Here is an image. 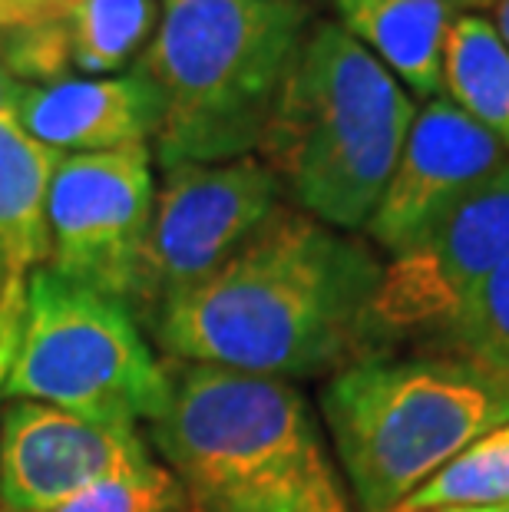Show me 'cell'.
I'll use <instances>...</instances> for the list:
<instances>
[{"label":"cell","mask_w":509,"mask_h":512,"mask_svg":"<svg viewBox=\"0 0 509 512\" xmlns=\"http://www.w3.org/2000/svg\"><path fill=\"white\" fill-rule=\"evenodd\" d=\"M381 271L364 238L285 205L229 265L162 304L149 331L169 361L331 377L367 357Z\"/></svg>","instance_id":"6da1fadb"},{"label":"cell","mask_w":509,"mask_h":512,"mask_svg":"<svg viewBox=\"0 0 509 512\" xmlns=\"http://www.w3.org/2000/svg\"><path fill=\"white\" fill-rule=\"evenodd\" d=\"M169 407L149 427L192 512H351L321 423L291 380L169 361Z\"/></svg>","instance_id":"7a4b0ae2"},{"label":"cell","mask_w":509,"mask_h":512,"mask_svg":"<svg viewBox=\"0 0 509 512\" xmlns=\"http://www.w3.org/2000/svg\"><path fill=\"white\" fill-rule=\"evenodd\" d=\"M417 103L338 20H311L255 156L285 202L338 232H364L394 176Z\"/></svg>","instance_id":"3957f363"},{"label":"cell","mask_w":509,"mask_h":512,"mask_svg":"<svg viewBox=\"0 0 509 512\" xmlns=\"http://www.w3.org/2000/svg\"><path fill=\"white\" fill-rule=\"evenodd\" d=\"M159 27L133 67L159 96L153 159L255 156L311 27L301 0H159Z\"/></svg>","instance_id":"277c9868"},{"label":"cell","mask_w":509,"mask_h":512,"mask_svg":"<svg viewBox=\"0 0 509 512\" xmlns=\"http://www.w3.org/2000/svg\"><path fill=\"white\" fill-rule=\"evenodd\" d=\"M321 417L357 509L394 512L509 423V380L443 351L367 354L328 377Z\"/></svg>","instance_id":"5b68a950"},{"label":"cell","mask_w":509,"mask_h":512,"mask_svg":"<svg viewBox=\"0 0 509 512\" xmlns=\"http://www.w3.org/2000/svg\"><path fill=\"white\" fill-rule=\"evenodd\" d=\"M169 390V367L133 311L47 268L30 271L7 400L149 430L166 413Z\"/></svg>","instance_id":"8992f818"},{"label":"cell","mask_w":509,"mask_h":512,"mask_svg":"<svg viewBox=\"0 0 509 512\" xmlns=\"http://www.w3.org/2000/svg\"><path fill=\"white\" fill-rule=\"evenodd\" d=\"M509 258V162L414 248L384 261L367 311V354L440 351L483 281Z\"/></svg>","instance_id":"52a82bcc"},{"label":"cell","mask_w":509,"mask_h":512,"mask_svg":"<svg viewBox=\"0 0 509 512\" xmlns=\"http://www.w3.org/2000/svg\"><path fill=\"white\" fill-rule=\"evenodd\" d=\"M153 146L60 156L47 182V271L139 314L153 228Z\"/></svg>","instance_id":"ba28073f"},{"label":"cell","mask_w":509,"mask_h":512,"mask_svg":"<svg viewBox=\"0 0 509 512\" xmlns=\"http://www.w3.org/2000/svg\"><path fill=\"white\" fill-rule=\"evenodd\" d=\"M285 205L278 179L258 156L162 169L136 321L149 324L169 298L229 265Z\"/></svg>","instance_id":"9c48e42d"},{"label":"cell","mask_w":509,"mask_h":512,"mask_svg":"<svg viewBox=\"0 0 509 512\" xmlns=\"http://www.w3.org/2000/svg\"><path fill=\"white\" fill-rule=\"evenodd\" d=\"M149 460L156 456L143 430L10 400L0 420V503L14 512H50Z\"/></svg>","instance_id":"30bf717a"},{"label":"cell","mask_w":509,"mask_h":512,"mask_svg":"<svg viewBox=\"0 0 509 512\" xmlns=\"http://www.w3.org/2000/svg\"><path fill=\"white\" fill-rule=\"evenodd\" d=\"M509 162V152L447 96L417 110L394 176L364 225L387 255L414 248L453 205Z\"/></svg>","instance_id":"8fae6325"},{"label":"cell","mask_w":509,"mask_h":512,"mask_svg":"<svg viewBox=\"0 0 509 512\" xmlns=\"http://www.w3.org/2000/svg\"><path fill=\"white\" fill-rule=\"evenodd\" d=\"M30 139L60 156L153 146L159 96L136 67L113 76H70L50 86H20L10 106Z\"/></svg>","instance_id":"7c38bea8"},{"label":"cell","mask_w":509,"mask_h":512,"mask_svg":"<svg viewBox=\"0 0 509 512\" xmlns=\"http://www.w3.org/2000/svg\"><path fill=\"white\" fill-rule=\"evenodd\" d=\"M334 14L404 90L430 103L443 96L450 27L473 14V0H334Z\"/></svg>","instance_id":"4fadbf2b"},{"label":"cell","mask_w":509,"mask_h":512,"mask_svg":"<svg viewBox=\"0 0 509 512\" xmlns=\"http://www.w3.org/2000/svg\"><path fill=\"white\" fill-rule=\"evenodd\" d=\"M60 152L40 146L0 113V294L47 265V182Z\"/></svg>","instance_id":"5bb4252c"},{"label":"cell","mask_w":509,"mask_h":512,"mask_svg":"<svg viewBox=\"0 0 509 512\" xmlns=\"http://www.w3.org/2000/svg\"><path fill=\"white\" fill-rule=\"evenodd\" d=\"M443 96L509 152V50L480 14H463L450 27Z\"/></svg>","instance_id":"9a60e30c"},{"label":"cell","mask_w":509,"mask_h":512,"mask_svg":"<svg viewBox=\"0 0 509 512\" xmlns=\"http://www.w3.org/2000/svg\"><path fill=\"white\" fill-rule=\"evenodd\" d=\"M159 0H77L63 24L70 30L73 70L113 76L133 67L159 27Z\"/></svg>","instance_id":"2e32d148"},{"label":"cell","mask_w":509,"mask_h":512,"mask_svg":"<svg viewBox=\"0 0 509 512\" xmlns=\"http://www.w3.org/2000/svg\"><path fill=\"white\" fill-rule=\"evenodd\" d=\"M500 503H509V423L486 433L450 466H443L400 506V512L486 509Z\"/></svg>","instance_id":"e0dca14e"},{"label":"cell","mask_w":509,"mask_h":512,"mask_svg":"<svg viewBox=\"0 0 509 512\" xmlns=\"http://www.w3.org/2000/svg\"><path fill=\"white\" fill-rule=\"evenodd\" d=\"M440 351L509 380V258L483 281Z\"/></svg>","instance_id":"ac0fdd59"},{"label":"cell","mask_w":509,"mask_h":512,"mask_svg":"<svg viewBox=\"0 0 509 512\" xmlns=\"http://www.w3.org/2000/svg\"><path fill=\"white\" fill-rule=\"evenodd\" d=\"M50 512H192L186 489L159 460L116 473Z\"/></svg>","instance_id":"d6986e66"},{"label":"cell","mask_w":509,"mask_h":512,"mask_svg":"<svg viewBox=\"0 0 509 512\" xmlns=\"http://www.w3.org/2000/svg\"><path fill=\"white\" fill-rule=\"evenodd\" d=\"M0 63L20 86H50L73 76L70 30L63 20H40L0 34Z\"/></svg>","instance_id":"ffe728a7"},{"label":"cell","mask_w":509,"mask_h":512,"mask_svg":"<svg viewBox=\"0 0 509 512\" xmlns=\"http://www.w3.org/2000/svg\"><path fill=\"white\" fill-rule=\"evenodd\" d=\"M27 278H17L14 285L0 294V420H4L7 380H10V370H14V357H17V347H20V331H24Z\"/></svg>","instance_id":"44dd1931"},{"label":"cell","mask_w":509,"mask_h":512,"mask_svg":"<svg viewBox=\"0 0 509 512\" xmlns=\"http://www.w3.org/2000/svg\"><path fill=\"white\" fill-rule=\"evenodd\" d=\"M40 20H63L57 0H0V34Z\"/></svg>","instance_id":"7402d4cb"},{"label":"cell","mask_w":509,"mask_h":512,"mask_svg":"<svg viewBox=\"0 0 509 512\" xmlns=\"http://www.w3.org/2000/svg\"><path fill=\"white\" fill-rule=\"evenodd\" d=\"M493 30H496V37L503 40V47L509 50V0H493Z\"/></svg>","instance_id":"603a6c76"},{"label":"cell","mask_w":509,"mask_h":512,"mask_svg":"<svg viewBox=\"0 0 509 512\" xmlns=\"http://www.w3.org/2000/svg\"><path fill=\"white\" fill-rule=\"evenodd\" d=\"M17 90H20V83L4 70V63H0V113H10V106L17 100Z\"/></svg>","instance_id":"cb8c5ba5"},{"label":"cell","mask_w":509,"mask_h":512,"mask_svg":"<svg viewBox=\"0 0 509 512\" xmlns=\"http://www.w3.org/2000/svg\"><path fill=\"white\" fill-rule=\"evenodd\" d=\"M480 512H509V503H500V506H486Z\"/></svg>","instance_id":"d4e9b609"},{"label":"cell","mask_w":509,"mask_h":512,"mask_svg":"<svg viewBox=\"0 0 509 512\" xmlns=\"http://www.w3.org/2000/svg\"><path fill=\"white\" fill-rule=\"evenodd\" d=\"M400 512V509H397ZM430 512H480V509H430Z\"/></svg>","instance_id":"484cf974"},{"label":"cell","mask_w":509,"mask_h":512,"mask_svg":"<svg viewBox=\"0 0 509 512\" xmlns=\"http://www.w3.org/2000/svg\"><path fill=\"white\" fill-rule=\"evenodd\" d=\"M493 0H473V7H490Z\"/></svg>","instance_id":"4316f807"},{"label":"cell","mask_w":509,"mask_h":512,"mask_svg":"<svg viewBox=\"0 0 509 512\" xmlns=\"http://www.w3.org/2000/svg\"><path fill=\"white\" fill-rule=\"evenodd\" d=\"M0 512H14V509H10V506H4V503H0Z\"/></svg>","instance_id":"83f0119b"},{"label":"cell","mask_w":509,"mask_h":512,"mask_svg":"<svg viewBox=\"0 0 509 512\" xmlns=\"http://www.w3.org/2000/svg\"><path fill=\"white\" fill-rule=\"evenodd\" d=\"M301 4H314V0H301Z\"/></svg>","instance_id":"f1b7e54d"}]
</instances>
